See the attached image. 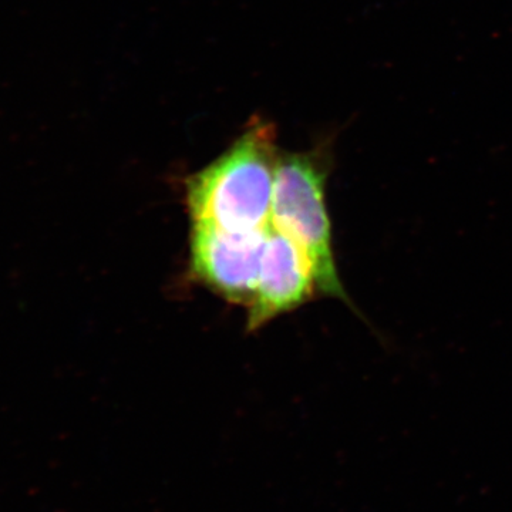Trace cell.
Returning <instances> with one entry per match:
<instances>
[{
    "label": "cell",
    "mask_w": 512,
    "mask_h": 512,
    "mask_svg": "<svg viewBox=\"0 0 512 512\" xmlns=\"http://www.w3.org/2000/svg\"><path fill=\"white\" fill-rule=\"evenodd\" d=\"M279 154L274 124L254 117L228 150L185 181L191 221L231 232L271 227Z\"/></svg>",
    "instance_id": "obj_1"
},
{
    "label": "cell",
    "mask_w": 512,
    "mask_h": 512,
    "mask_svg": "<svg viewBox=\"0 0 512 512\" xmlns=\"http://www.w3.org/2000/svg\"><path fill=\"white\" fill-rule=\"evenodd\" d=\"M332 160L329 140L309 151L279 154L271 225L308 255L319 292L350 305L336 266L332 222L326 204Z\"/></svg>",
    "instance_id": "obj_2"
},
{
    "label": "cell",
    "mask_w": 512,
    "mask_h": 512,
    "mask_svg": "<svg viewBox=\"0 0 512 512\" xmlns=\"http://www.w3.org/2000/svg\"><path fill=\"white\" fill-rule=\"evenodd\" d=\"M268 229L231 232L192 222V278L225 301L248 308L254 298Z\"/></svg>",
    "instance_id": "obj_3"
},
{
    "label": "cell",
    "mask_w": 512,
    "mask_h": 512,
    "mask_svg": "<svg viewBox=\"0 0 512 512\" xmlns=\"http://www.w3.org/2000/svg\"><path fill=\"white\" fill-rule=\"evenodd\" d=\"M318 292L308 255L293 239L271 225L254 298L248 306L247 330L255 332L279 315L301 308Z\"/></svg>",
    "instance_id": "obj_4"
}]
</instances>
